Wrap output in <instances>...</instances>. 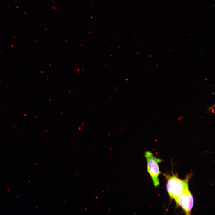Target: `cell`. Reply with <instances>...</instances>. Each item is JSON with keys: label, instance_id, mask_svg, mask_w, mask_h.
<instances>
[{"label": "cell", "instance_id": "3", "mask_svg": "<svg viewBox=\"0 0 215 215\" xmlns=\"http://www.w3.org/2000/svg\"><path fill=\"white\" fill-rule=\"evenodd\" d=\"M175 200L176 204L182 208L185 214H191L194 200L188 188L185 189Z\"/></svg>", "mask_w": 215, "mask_h": 215}, {"label": "cell", "instance_id": "4", "mask_svg": "<svg viewBox=\"0 0 215 215\" xmlns=\"http://www.w3.org/2000/svg\"><path fill=\"white\" fill-rule=\"evenodd\" d=\"M214 104L213 105H212L211 107L208 108L207 109L208 111H209L211 110L213 108H214Z\"/></svg>", "mask_w": 215, "mask_h": 215}, {"label": "cell", "instance_id": "2", "mask_svg": "<svg viewBox=\"0 0 215 215\" xmlns=\"http://www.w3.org/2000/svg\"><path fill=\"white\" fill-rule=\"evenodd\" d=\"M147 162V171L150 176L155 187L159 184V176L160 173L159 163L162 162L160 159L154 156L152 153L147 151L145 153Z\"/></svg>", "mask_w": 215, "mask_h": 215}, {"label": "cell", "instance_id": "1", "mask_svg": "<svg viewBox=\"0 0 215 215\" xmlns=\"http://www.w3.org/2000/svg\"><path fill=\"white\" fill-rule=\"evenodd\" d=\"M191 175L189 174L185 179L182 180L178 178L177 174H164L167 180L166 189L171 198L176 199L188 188L189 181Z\"/></svg>", "mask_w": 215, "mask_h": 215}]
</instances>
